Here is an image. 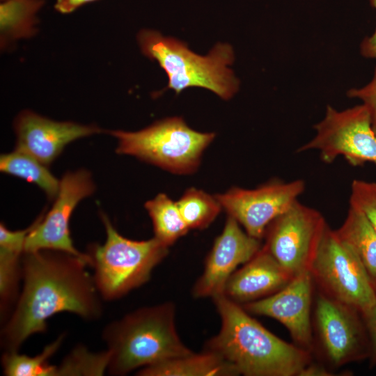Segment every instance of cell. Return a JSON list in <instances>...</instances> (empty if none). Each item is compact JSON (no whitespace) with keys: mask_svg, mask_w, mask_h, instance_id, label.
Segmentation results:
<instances>
[{"mask_svg":"<svg viewBox=\"0 0 376 376\" xmlns=\"http://www.w3.org/2000/svg\"><path fill=\"white\" fill-rule=\"evenodd\" d=\"M95 184L90 172L85 169L68 171L60 180L58 194L52 208L42 213L35 221L29 233L24 252L51 249L66 252L86 260L89 265L88 253L78 251L70 237V219L77 204L91 196Z\"/></svg>","mask_w":376,"mask_h":376,"instance_id":"12","label":"cell"},{"mask_svg":"<svg viewBox=\"0 0 376 376\" xmlns=\"http://www.w3.org/2000/svg\"><path fill=\"white\" fill-rule=\"evenodd\" d=\"M313 326L322 352L334 367L369 357L368 334L357 309L322 292L315 297Z\"/></svg>","mask_w":376,"mask_h":376,"instance_id":"10","label":"cell"},{"mask_svg":"<svg viewBox=\"0 0 376 376\" xmlns=\"http://www.w3.org/2000/svg\"><path fill=\"white\" fill-rule=\"evenodd\" d=\"M310 272L321 292L353 307L361 314L376 303V291L361 261L328 224Z\"/></svg>","mask_w":376,"mask_h":376,"instance_id":"7","label":"cell"},{"mask_svg":"<svg viewBox=\"0 0 376 376\" xmlns=\"http://www.w3.org/2000/svg\"><path fill=\"white\" fill-rule=\"evenodd\" d=\"M116 152L127 155L169 172L187 175L196 171L203 152L215 136L190 128L180 117L168 118L136 132L113 130Z\"/></svg>","mask_w":376,"mask_h":376,"instance_id":"6","label":"cell"},{"mask_svg":"<svg viewBox=\"0 0 376 376\" xmlns=\"http://www.w3.org/2000/svg\"><path fill=\"white\" fill-rule=\"evenodd\" d=\"M171 302L139 308L109 323L102 337L110 352L107 372H130L194 352L180 339Z\"/></svg>","mask_w":376,"mask_h":376,"instance_id":"3","label":"cell"},{"mask_svg":"<svg viewBox=\"0 0 376 376\" xmlns=\"http://www.w3.org/2000/svg\"><path fill=\"white\" fill-rule=\"evenodd\" d=\"M96 0H56L55 9L63 14L73 12L80 6Z\"/></svg>","mask_w":376,"mask_h":376,"instance_id":"31","label":"cell"},{"mask_svg":"<svg viewBox=\"0 0 376 376\" xmlns=\"http://www.w3.org/2000/svg\"><path fill=\"white\" fill-rule=\"evenodd\" d=\"M336 233L355 253L376 291V232L364 214L350 206Z\"/></svg>","mask_w":376,"mask_h":376,"instance_id":"18","label":"cell"},{"mask_svg":"<svg viewBox=\"0 0 376 376\" xmlns=\"http://www.w3.org/2000/svg\"><path fill=\"white\" fill-rule=\"evenodd\" d=\"M87 265L86 260L61 251L23 253L22 290L1 332L6 351H17L29 336L45 332L47 320L56 313H72L86 320L101 316V296Z\"/></svg>","mask_w":376,"mask_h":376,"instance_id":"1","label":"cell"},{"mask_svg":"<svg viewBox=\"0 0 376 376\" xmlns=\"http://www.w3.org/2000/svg\"><path fill=\"white\" fill-rule=\"evenodd\" d=\"M1 1H6V0H1Z\"/></svg>","mask_w":376,"mask_h":376,"instance_id":"33","label":"cell"},{"mask_svg":"<svg viewBox=\"0 0 376 376\" xmlns=\"http://www.w3.org/2000/svg\"><path fill=\"white\" fill-rule=\"evenodd\" d=\"M0 171L33 183L47 194L49 199L56 196L60 180L45 165L30 155L15 149L0 157Z\"/></svg>","mask_w":376,"mask_h":376,"instance_id":"20","label":"cell"},{"mask_svg":"<svg viewBox=\"0 0 376 376\" xmlns=\"http://www.w3.org/2000/svg\"><path fill=\"white\" fill-rule=\"evenodd\" d=\"M313 279L310 271L295 277L282 289L265 298L241 305L249 314L274 318L288 330L295 345L314 348L311 306Z\"/></svg>","mask_w":376,"mask_h":376,"instance_id":"13","label":"cell"},{"mask_svg":"<svg viewBox=\"0 0 376 376\" xmlns=\"http://www.w3.org/2000/svg\"><path fill=\"white\" fill-rule=\"evenodd\" d=\"M313 127L315 136L297 152L316 150L327 164L339 156L354 166L376 164V134L364 104L340 111L328 105L324 118Z\"/></svg>","mask_w":376,"mask_h":376,"instance_id":"8","label":"cell"},{"mask_svg":"<svg viewBox=\"0 0 376 376\" xmlns=\"http://www.w3.org/2000/svg\"><path fill=\"white\" fill-rule=\"evenodd\" d=\"M152 223L155 237L167 246L189 231L177 203L166 194H159L145 203Z\"/></svg>","mask_w":376,"mask_h":376,"instance_id":"21","label":"cell"},{"mask_svg":"<svg viewBox=\"0 0 376 376\" xmlns=\"http://www.w3.org/2000/svg\"><path fill=\"white\" fill-rule=\"evenodd\" d=\"M221 318L219 333L206 342L245 376H299L311 352L279 338L223 294L212 298Z\"/></svg>","mask_w":376,"mask_h":376,"instance_id":"2","label":"cell"},{"mask_svg":"<svg viewBox=\"0 0 376 376\" xmlns=\"http://www.w3.org/2000/svg\"><path fill=\"white\" fill-rule=\"evenodd\" d=\"M140 376H235V368L218 354L207 350L180 357L141 368Z\"/></svg>","mask_w":376,"mask_h":376,"instance_id":"17","label":"cell"},{"mask_svg":"<svg viewBox=\"0 0 376 376\" xmlns=\"http://www.w3.org/2000/svg\"><path fill=\"white\" fill-rule=\"evenodd\" d=\"M334 373L323 366L322 364L308 363L299 373V376H331Z\"/></svg>","mask_w":376,"mask_h":376,"instance_id":"32","label":"cell"},{"mask_svg":"<svg viewBox=\"0 0 376 376\" xmlns=\"http://www.w3.org/2000/svg\"><path fill=\"white\" fill-rule=\"evenodd\" d=\"M350 205L359 210L376 232V182L354 180Z\"/></svg>","mask_w":376,"mask_h":376,"instance_id":"26","label":"cell"},{"mask_svg":"<svg viewBox=\"0 0 376 376\" xmlns=\"http://www.w3.org/2000/svg\"><path fill=\"white\" fill-rule=\"evenodd\" d=\"M23 252L0 247V297L4 309L16 296Z\"/></svg>","mask_w":376,"mask_h":376,"instance_id":"25","label":"cell"},{"mask_svg":"<svg viewBox=\"0 0 376 376\" xmlns=\"http://www.w3.org/2000/svg\"><path fill=\"white\" fill-rule=\"evenodd\" d=\"M34 225L35 221L24 230L13 231L8 229L3 223H1L0 247L24 252L26 239Z\"/></svg>","mask_w":376,"mask_h":376,"instance_id":"28","label":"cell"},{"mask_svg":"<svg viewBox=\"0 0 376 376\" xmlns=\"http://www.w3.org/2000/svg\"><path fill=\"white\" fill-rule=\"evenodd\" d=\"M304 190L302 180L275 179L255 189L232 187L214 196L228 216L234 218L249 235L261 240L268 226L288 210Z\"/></svg>","mask_w":376,"mask_h":376,"instance_id":"11","label":"cell"},{"mask_svg":"<svg viewBox=\"0 0 376 376\" xmlns=\"http://www.w3.org/2000/svg\"><path fill=\"white\" fill-rule=\"evenodd\" d=\"M370 4L376 9V0H370ZM361 53L366 58H376V29L372 36L366 37L362 41Z\"/></svg>","mask_w":376,"mask_h":376,"instance_id":"30","label":"cell"},{"mask_svg":"<svg viewBox=\"0 0 376 376\" xmlns=\"http://www.w3.org/2000/svg\"><path fill=\"white\" fill-rule=\"evenodd\" d=\"M176 203L189 230L206 228L222 210L215 196L194 187L187 189Z\"/></svg>","mask_w":376,"mask_h":376,"instance_id":"23","label":"cell"},{"mask_svg":"<svg viewBox=\"0 0 376 376\" xmlns=\"http://www.w3.org/2000/svg\"><path fill=\"white\" fill-rule=\"evenodd\" d=\"M43 0H6L0 4L1 42L29 38L36 31V15Z\"/></svg>","mask_w":376,"mask_h":376,"instance_id":"19","label":"cell"},{"mask_svg":"<svg viewBox=\"0 0 376 376\" xmlns=\"http://www.w3.org/2000/svg\"><path fill=\"white\" fill-rule=\"evenodd\" d=\"M347 95L351 98H359L362 100L368 110L371 125L376 134V68L372 81L361 88H352L347 91Z\"/></svg>","mask_w":376,"mask_h":376,"instance_id":"27","label":"cell"},{"mask_svg":"<svg viewBox=\"0 0 376 376\" xmlns=\"http://www.w3.org/2000/svg\"><path fill=\"white\" fill-rule=\"evenodd\" d=\"M106 230L103 244L91 245L89 265L102 298L113 300L146 283L154 268L166 256L169 246L155 237L136 241L121 235L103 212Z\"/></svg>","mask_w":376,"mask_h":376,"instance_id":"5","label":"cell"},{"mask_svg":"<svg viewBox=\"0 0 376 376\" xmlns=\"http://www.w3.org/2000/svg\"><path fill=\"white\" fill-rule=\"evenodd\" d=\"M327 225L319 211L297 201L268 226L263 246L295 277L310 271Z\"/></svg>","mask_w":376,"mask_h":376,"instance_id":"9","label":"cell"},{"mask_svg":"<svg viewBox=\"0 0 376 376\" xmlns=\"http://www.w3.org/2000/svg\"><path fill=\"white\" fill-rule=\"evenodd\" d=\"M293 276L263 246L227 281L223 295L243 305L268 297L285 286Z\"/></svg>","mask_w":376,"mask_h":376,"instance_id":"16","label":"cell"},{"mask_svg":"<svg viewBox=\"0 0 376 376\" xmlns=\"http://www.w3.org/2000/svg\"><path fill=\"white\" fill-rule=\"evenodd\" d=\"M368 334L370 348V361L376 364V303L361 314Z\"/></svg>","mask_w":376,"mask_h":376,"instance_id":"29","label":"cell"},{"mask_svg":"<svg viewBox=\"0 0 376 376\" xmlns=\"http://www.w3.org/2000/svg\"><path fill=\"white\" fill-rule=\"evenodd\" d=\"M261 248L260 240L249 235L234 218L228 216L222 233L205 260L203 272L193 287V296L214 298L223 294L237 267L250 260Z\"/></svg>","mask_w":376,"mask_h":376,"instance_id":"14","label":"cell"},{"mask_svg":"<svg viewBox=\"0 0 376 376\" xmlns=\"http://www.w3.org/2000/svg\"><path fill=\"white\" fill-rule=\"evenodd\" d=\"M109 361L108 350L94 353L84 346H78L56 366V376L103 375Z\"/></svg>","mask_w":376,"mask_h":376,"instance_id":"24","label":"cell"},{"mask_svg":"<svg viewBox=\"0 0 376 376\" xmlns=\"http://www.w3.org/2000/svg\"><path fill=\"white\" fill-rule=\"evenodd\" d=\"M64 339V334L47 345L34 356L21 354L18 351H6L2 356L3 372L7 376H56V366L49 359L56 352Z\"/></svg>","mask_w":376,"mask_h":376,"instance_id":"22","label":"cell"},{"mask_svg":"<svg viewBox=\"0 0 376 376\" xmlns=\"http://www.w3.org/2000/svg\"><path fill=\"white\" fill-rule=\"evenodd\" d=\"M137 40L142 53L166 72V88L176 93L189 87H201L229 100L238 91L239 81L228 68L234 61V52L227 43H218L203 56L191 52L185 43L155 31H141Z\"/></svg>","mask_w":376,"mask_h":376,"instance_id":"4","label":"cell"},{"mask_svg":"<svg viewBox=\"0 0 376 376\" xmlns=\"http://www.w3.org/2000/svg\"><path fill=\"white\" fill-rule=\"evenodd\" d=\"M15 149L33 157L46 166L51 164L73 141L98 134L95 125L56 121L31 111H22L15 118Z\"/></svg>","mask_w":376,"mask_h":376,"instance_id":"15","label":"cell"}]
</instances>
